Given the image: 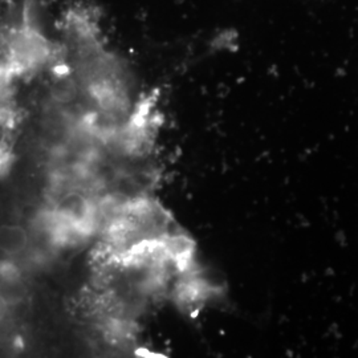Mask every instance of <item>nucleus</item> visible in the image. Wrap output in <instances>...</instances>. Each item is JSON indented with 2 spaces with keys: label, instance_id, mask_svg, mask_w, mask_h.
<instances>
[{
  "label": "nucleus",
  "instance_id": "nucleus-1",
  "mask_svg": "<svg viewBox=\"0 0 358 358\" xmlns=\"http://www.w3.org/2000/svg\"><path fill=\"white\" fill-rule=\"evenodd\" d=\"M28 234L20 226H3L0 227V251L7 256L23 254L28 247Z\"/></svg>",
  "mask_w": 358,
  "mask_h": 358
}]
</instances>
